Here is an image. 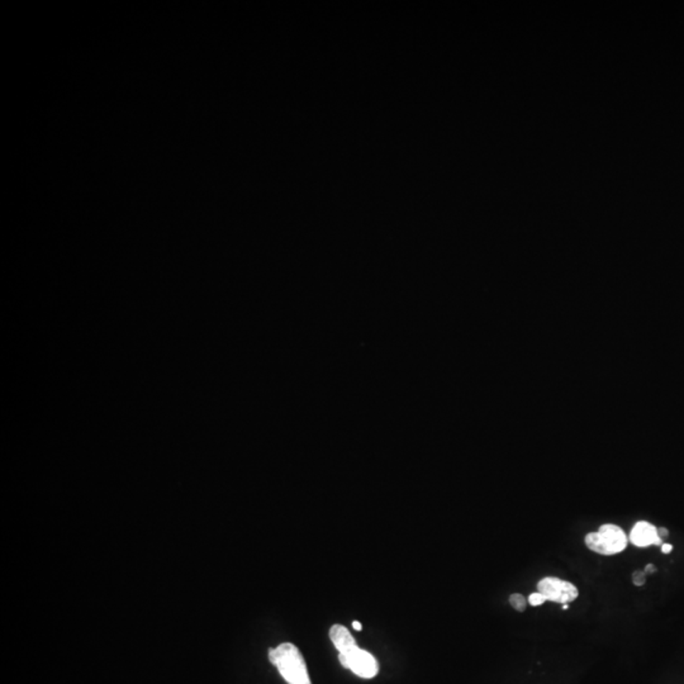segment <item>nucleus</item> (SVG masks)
Wrapping results in <instances>:
<instances>
[{
	"mask_svg": "<svg viewBox=\"0 0 684 684\" xmlns=\"http://www.w3.org/2000/svg\"><path fill=\"white\" fill-rule=\"evenodd\" d=\"M269 659L289 684H312L307 664L298 648L284 643L269 651Z\"/></svg>",
	"mask_w": 684,
	"mask_h": 684,
	"instance_id": "obj_1",
	"label": "nucleus"
},
{
	"mask_svg": "<svg viewBox=\"0 0 684 684\" xmlns=\"http://www.w3.org/2000/svg\"><path fill=\"white\" fill-rule=\"evenodd\" d=\"M585 545L588 549L601 555H614L624 551L627 546V535L620 526L602 525L597 532L585 535Z\"/></svg>",
	"mask_w": 684,
	"mask_h": 684,
	"instance_id": "obj_2",
	"label": "nucleus"
},
{
	"mask_svg": "<svg viewBox=\"0 0 684 684\" xmlns=\"http://www.w3.org/2000/svg\"><path fill=\"white\" fill-rule=\"evenodd\" d=\"M339 661L342 667L357 674L360 678H374L379 672V664L374 656L359 646L340 654Z\"/></svg>",
	"mask_w": 684,
	"mask_h": 684,
	"instance_id": "obj_3",
	"label": "nucleus"
},
{
	"mask_svg": "<svg viewBox=\"0 0 684 684\" xmlns=\"http://www.w3.org/2000/svg\"><path fill=\"white\" fill-rule=\"evenodd\" d=\"M538 592L544 595L546 601L562 604L575 601L579 596L578 588L573 583L555 577L541 579L538 583Z\"/></svg>",
	"mask_w": 684,
	"mask_h": 684,
	"instance_id": "obj_4",
	"label": "nucleus"
},
{
	"mask_svg": "<svg viewBox=\"0 0 684 684\" xmlns=\"http://www.w3.org/2000/svg\"><path fill=\"white\" fill-rule=\"evenodd\" d=\"M630 541L638 548H648L650 545H661V540L658 535V528L646 521H640L635 523L630 532Z\"/></svg>",
	"mask_w": 684,
	"mask_h": 684,
	"instance_id": "obj_5",
	"label": "nucleus"
},
{
	"mask_svg": "<svg viewBox=\"0 0 684 684\" xmlns=\"http://www.w3.org/2000/svg\"><path fill=\"white\" fill-rule=\"evenodd\" d=\"M330 638H331V641L334 643L335 648L339 650L340 654L346 653V651L357 646L355 639L352 638V635L346 629L345 626H332L331 630H330Z\"/></svg>",
	"mask_w": 684,
	"mask_h": 684,
	"instance_id": "obj_6",
	"label": "nucleus"
},
{
	"mask_svg": "<svg viewBox=\"0 0 684 684\" xmlns=\"http://www.w3.org/2000/svg\"><path fill=\"white\" fill-rule=\"evenodd\" d=\"M509 603L519 612H523L526 609V598L520 593H515V595L509 597Z\"/></svg>",
	"mask_w": 684,
	"mask_h": 684,
	"instance_id": "obj_7",
	"label": "nucleus"
},
{
	"mask_svg": "<svg viewBox=\"0 0 684 684\" xmlns=\"http://www.w3.org/2000/svg\"><path fill=\"white\" fill-rule=\"evenodd\" d=\"M545 602H546V598H545L544 595L540 593V592L532 593V595H530V597H528V603H530L531 606H533V607L541 606V604Z\"/></svg>",
	"mask_w": 684,
	"mask_h": 684,
	"instance_id": "obj_8",
	"label": "nucleus"
},
{
	"mask_svg": "<svg viewBox=\"0 0 684 684\" xmlns=\"http://www.w3.org/2000/svg\"><path fill=\"white\" fill-rule=\"evenodd\" d=\"M632 582L634 585L636 587H641V585H645L646 582V573L645 572H641V570H636L632 574Z\"/></svg>",
	"mask_w": 684,
	"mask_h": 684,
	"instance_id": "obj_9",
	"label": "nucleus"
},
{
	"mask_svg": "<svg viewBox=\"0 0 684 684\" xmlns=\"http://www.w3.org/2000/svg\"><path fill=\"white\" fill-rule=\"evenodd\" d=\"M658 535H659V538L663 540V538H667L668 535H669V531H668L667 528L661 527V528H658Z\"/></svg>",
	"mask_w": 684,
	"mask_h": 684,
	"instance_id": "obj_10",
	"label": "nucleus"
},
{
	"mask_svg": "<svg viewBox=\"0 0 684 684\" xmlns=\"http://www.w3.org/2000/svg\"><path fill=\"white\" fill-rule=\"evenodd\" d=\"M672 550H673V545H671V544L661 545V553H664V554H669V553H671Z\"/></svg>",
	"mask_w": 684,
	"mask_h": 684,
	"instance_id": "obj_11",
	"label": "nucleus"
},
{
	"mask_svg": "<svg viewBox=\"0 0 684 684\" xmlns=\"http://www.w3.org/2000/svg\"><path fill=\"white\" fill-rule=\"evenodd\" d=\"M644 572L646 574L655 573V572H656V568H655L653 564H649V565H646Z\"/></svg>",
	"mask_w": 684,
	"mask_h": 684,
	"instance_id": "obj_12",
	"label": "nucleus"
},
{
	"mask_svg": "<svg viewBox=\"0 0 684 684\" xmlns=\"http://www.w3.org/2000/svg\"><path fill=\"white\" fill-rule=\"evenodd\" d=\"M352 626H354V629H355L357 631H360V630L363 629V625H362L360 622H357V621H354V622H352Z\"/></svg>",
	"mask_w": 684,
	"mask_h": 684,
	"instance_id": "obj_13",
	"label": "nucleus"
},
{
	"mask_svg": "<svg viewBox=\"0 0 684 684\" xmlns=\"http://www.w3.org/2000/svg\"><path fill=\"white\" fill-rule=\"evenodd\" d=\"M568 608H569V606H568V604H563V609H568Z\"/></svg>",
	"mask_w": 684,
	"mask_h": 684,
	"instance_id": "obj_14",
	"label": "nucleus"
}]
</instances>
